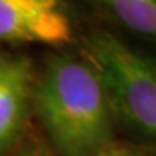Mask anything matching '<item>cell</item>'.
<instances>
[{
	"instance_id": "obj_1",
	"label": "cell",
	"mask_w": 156,
	"mask_h": 156,
	"mask_svg": "<svg viewBox=\"0 0 156 156\" xmlns=\"http://www.w3.org/2000/svg\"><path fill=\"white\" fill-rule=\"evenodd\" d=\"M32 101L61 156H94L113 142V107L90 62L55 56L34 87Z\"/></svg>"
},
{
	"instance_id": "obj_4",
	"label": "cell",
	"mask_w": 156,
	"mask_h": 156,
	"mask_svg": "<svg viewBox=\"0 0 156 156\" xmlns=\"http://www.w3.org/2000/svg\"><path fill=\"white\" fill-rule=\"evenodd\" d=\"M34 98V73L28 58L0 51V155L15 145Z\"/></svg>"
},
{
	"instance_id": "obj_6",
	"label": "cell",
	"mask_w": 156,
	"mask_h": 156,
	"mask_svg": "<svg viewBox=\"0 0 156 156\" xmlns=\"http://www.w3.org/2000/svg\"><path fill=\"white\" fill-rule=\"evenodd\" d=\"M94 156H140L137 152L132 151L130 147L124 145H119V143H108L104 146L101 151H98Z\"/></svg>"
},
{
	"instance_id": "obj_2",
	"label": "cell",
	"mask_w": 156,
	"mask_h": 156,
	"mask_svg": "<svg viewBox=\"0 0 156 156\" xmlns=\"http://www.w3.org/2000/svg\"><path fill=\"white\" fill-rule=\"evenodd\" d=\"M85 52L104 84L114 116L156 146V58L108 32L90 35Z\"/></svg>"
},
{
	"instance_id": "obj_5",
	"label": "cell",
	"mask_w": 156,
	"mask_h": 156,
	"mask_svg": "<svg viewBox=\"0 0 156 156\" xmlns=\"http://www.w3.org/2000/svg\"><path fill=\"white\" fill-rule=\"evenodd\" d=\"M114 20L156 44V0H97Z\"/></svg>"
},
{
	"instance_id": "obj_3",
	"label": "cell",
	"mask_w": 156,
	"mask_h": 156,
	"mask_svg": "<svg viewBox=\"0 0 156 156\" xmlns=\"http://www.w3.org/2000/svg\"><path fill=\"white\" fill-rule=\"evenodd\" d=\"M71 35L61 0H0V42L61 45Z\"/></svg>"
}]
</instances>
